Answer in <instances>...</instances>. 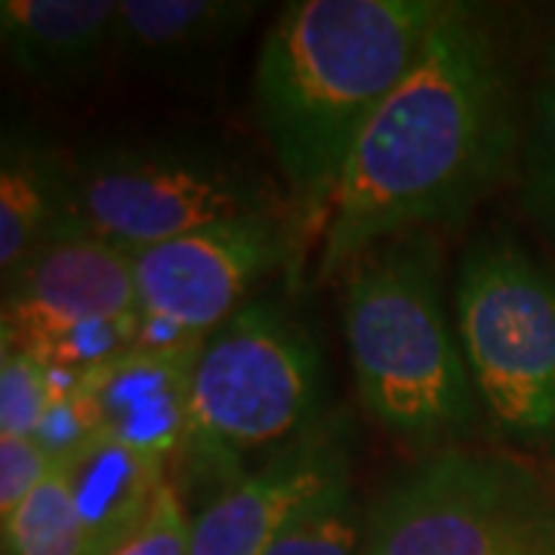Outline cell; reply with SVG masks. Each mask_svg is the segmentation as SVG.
Returning a JSON list of instances; mask_svg holds the SVG:
<instances>
[{"mask_svg":"<svg viewBox=\"0 0 555 555\" xmlns=\"http://www.w3.org/2000/svg\"><path fill=\"white\" fill-rule=\"evenodd\" d=\"M516 139L513 68L494 25L476 3H444L346 160L318 278L396 235L466 217L509 170Z\"/></svg>","mask_w":555,"mask_h":555,"instance_id":"cell-1","label":"cell"},{"mask_svg":"<svg viewBox=\"0 0 555 555\" xmlns=\"http://www.w3.org/2000/svg\"><path fill=\"white\" fill-rule=\"evenodd\" d=\"M441 0H297L269 25L254 108L302 229L327 225L339 179L411 72Z\"/></svg>","mask_w":555,"mask_h":555,"instance_id":"cell-2","label":"cell"},{"mask_svg":"<svg viewBox=\"0 0 555 555\" xmlns=\"http://www.w3.org/2000/svg\"><path fill=\"white\" fill-rule=\"evenodd\" d=\"M429 229L383 241L346 269V343L367 416L411 448L466 436L478 396L441 287Z\"/></svg>","mask_w":555,"mask_h":555,"instance_id":"cell-3","label":"cell"},{"mask_svg":"<svg viewBox=\"0 0 555 555\" xmlns=\"http://www.w3.org/2000/svg\"><path fill=\"white\" fill-rule=\"evenodd\" d=\"M321 346L281 299H247L201 343L182 451L217 473L284 451L315 429Z\"/></svg>","mask_w":555,"mask_h":555,"instance_id":"cell-4","label":"cell"},{"mask_svg":"<svg viewBox=\"0 0 555 555\" xmlns=\"http://www.w3.org/2000/svg\"><path fill=\"white\" fill-rule=\"evenodd\" d=\"M456 337L494 426L555 444V272L509 235L478 238L456 272Z\"/></svg>","mask_w":555,"mask_h":555,"instance_id":"cell-5","label":"cell"},{"mask_svg":"<svg viewBox=\"0 0 555 555\" xmlns=\"http://www.w3.org/2000/svg\"><path fill=\"white\" fill-rule=\"evenodd\" d=\"M361 555H555V491L509 456L441 451L379 491Z\"/></svg>","mask_w":555,"mask_h":555,"instance_id":"cell-6","label":"cell"},{"mask_svg":"<svg viewBox=\"0 0 555 555\" xmlns=\"http://www.w3.org/2000/svg\"><path fill=\"white\" fill-rule=\"evenodd\" d=\"M278 214L269 185L217 145L137 139L96 145L68 177V225L142 250L195 229Z\"/></svg>","mask_w":555,"mask_h":555,"instance_id":"cell-7","label":"cell"},{"mask_svg":"<svg viewBox=\"0 0 555 555\" xmlns=\"http://www.w3.org/2000/svg\"><path fill=\"white\" fill-rule=\"evenodd\" d=\"M294 232L281 214H250L133 250L145 349L207 339L247 302L259 278L287 266Z\"/></svg>","mask_w":555,"mask_h":555,"instance_id":"cell-8","label":"cell"},{"mask_svg":"<svg viewBox=\"0 0 555 555\" xmlns=\"http://www.w3.org/2000/svg\"><path fill=\"white\" fill-rule=\"evenodd\" d=\"M133 312H139L133 254L78 225H65L3 287V346L35 352L83 321Z\"/></svg>","mask_w":555,"mask_h":555,"instance_id":"cell-9","label":"cell"},{"mask_svg":"<svg viewBox=\"0 0 555 555\" xmlns=\"http://www.w3.org/2000/svg\"><path fill=\"white\" fill-rule=\"evenodd\" d=\"M343 478H349L346 429L318 423L192 518V555H262L315 496Z\"/></svg>","mask_w":555,"mask_h":555,"instance_id":"cell-10","label":"cell"},{"mask_svg":"<svg viewBox=\"0 0 555 555\" xmlns=\"http://www.w3.org/2000/svg\"><path fill=\"white\" fill-rule=\"evenodd\" d=\"M201 343L204 339L170 349L139 346L87 371L80 386L100 408L102 433L160 460L182 451Z\"/></svg>","mask_w":555,"mask_h":555,"instance_id":"cell-11","label":"cell"},{"mask_svg":"<svg viewBox=\"0 0 555 555\" xmlns=\"http://www.w3.org/2000/svg\"><path fill=\"white\" fill-rule=\"evenodd\" d=\"M118 0H3L0 43L22 78L65 87L115 47Z\"/></svg>","mask_w":555,"mask_h":555,"instance_id":"cell-12","label":"cell"},{"mask_svg":"<svg viewBox=\"0 0 555 555\" xmlns=\"http://www.w3.org/2000/svg\"><path fill=\"white\" fill-rule=\"evenodd\" d=\"M56 463L68 478L90 555H112L137 534L167 485V460L137 451L105 433Z\"/></svg>","mask_w":555,"mask_h":555,"instance_id":"cell-13","label":"cell"},{"mask_svg":"<svg viewBox=\"0 0 555 555\" xmlns=\"http://www.w3.org/2000/svg\"><path fill=\"white\" fill-rule=\"evenodd\" d=\"M72 170L22 130H7L0 152V275L10 287L47 241L68 225Z\"/></svg>","mask_w":555,"mask_h":555,"instance_id":"cell-14","label":"cell"},{"mask_svg":"<svg viewBox=\"0 0 555 555\" xmlns=\"http://www.w3.org/2000/svg\"><path fill=\"white\" fill-rule=\"evenodd\" d=\"M254 0H118L115 50L133 65H182L217 53L250 25Z\"/></svg>","mask_w":555,"mask_h":555,"instance_id":"cell-15","label":"cell"},{"mask_svg":"<svg viewBox=\"0 0 555 555\" xmlns=\"http://www.w3.org/2000/svg\"><path fill=\"white\" fill-rule=\"evenodd\" d=\"M3 555H90V540L60 463L35 494L3 518Z\"/></svg>","mask_w":555,"mask_h":555,"instance_id":"cell-16","label":"cell"},{"mask_svg":"<svg viewBox=\"0 0 555 555\" xmlns=\"http://www.w3.org/2000/svg\"><path fill=\"white\" fill-rule=\"evenodd\" d=\"M364 518L352 491L343 478L315 496L262 555H361L364 553Z\"/></svg>","mask_w":555,"mask_h":555,"instance_id":"cell-17","label":"cell"},{"mask_svg":"<svg viewBox=\"0 0 555 555\" xmlns=\"http://www.w3.org/2000/svg\"><path fill=\"white\" fill-rule=\"evenodd\" d=\"M142 339V312L118 318H96L47 339L31 356H38L50 367H65L75 374H87L115 358L139 349Z\"/></svg>","mask_w":555,"mask_h":555,"instance_id":"cell-18","label":"cell"},{"mask_svg":"<svg viewBox=\"0 0 555 555\" xmlns=\"http://www.w3.org/2000/svg\"><path fill=\"white\" fill-rule=\"evenodd\" d=\"M50 408L47 364L25 349L0 352V436H38Z\"/></svg>","mask_w":555,"mask_h":555,"instance_id":"cell-19","label":"cell"},{"mask_svg":"<svg viewBox=\"0 0 555 555\" xmlns=\"http://www.w3.org/2000/svg\"><path fill=\"white\" fill-rule=\"evenodd\" d=\"M521 204L555 232V80L534 93V127L521 158Z\"/></svg>","mask_w":555,"mask_h":555,"instance_id":"cell-20","label":"cell"},{"mask_svg":"<svg viewBox=\"0 0 555 555\" xmlns=\"http://www.w3.org/2000/svg\"><path fill=\"white\" fill-rule=\"evenodd\" d=\"M53 466L56 460L35 436H0V521L38 491Z\"/></svg>","mask_w":555,"mask_h":555,"instance_id":"cell-21","label":"cell"},{"mask_svg":"<svg viewBox=\"0 0 555 555\" xmlns=\"http://www.w3.org/2000/svg\"><path fill=\"white\" fill-rule=\"evenodd\" d=\"M96 436H102L100 408L90 398V392L83 386H78L68 396L50 401L35 438L53 460H65V456L75 454L78 448H83L87 441H93Z\"/></svg>","mask_w":555,"mask_h":555,"instance_id":"cell-22","label":"cell"},{"mask_svg":"<svg viewBox=\"0 0 555 555\" xmlns=\"http://www.w3.org/2000/svg\"><path fill=\"white\" fill-rule=\"evenodd\" d=\"M112 555H192V518L185 516L177 488L167 481L137 534Z\"/></svg>","mask_w":555,"mask_h":555,"instance_id":"cell-23","label":"cell"},{"mask_svg":"<svg viewBox=\"0 0 555 555\" xmlns=\"http://www.w3.org/2000/svg\"><path fill=\"white\" fill-rule=\"evenodd\" d=\"M550 60L555 65V25H553V38H550Z\"/></svg>","mask_w":555,"mask_h":555,"instance_id":"cell-24","label":"cell"}]
</instances>
